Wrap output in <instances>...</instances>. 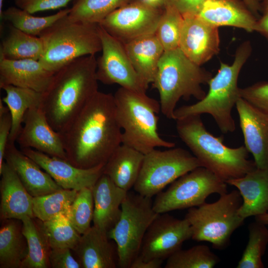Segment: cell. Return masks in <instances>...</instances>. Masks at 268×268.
<instances>
[{"instance_id": "1", "label": "cell", "mask_w": 268, "mask_h": 268, "mask_svg": "<svg viewBox=\"0 0 268 268\" xmlns=\"http://www.w3.org/2000/svg\"><path fill=\"white\" fill-rule=\"evenodd\" d=\"M60 134L68 161L83 168L105 164L122 144L114 95L97 91Z\"/></svg>"}, {"instance_id": "2", "label": "cell", "mask_w": 268, "mask_h": 268, "mask_svg": "<svg viewBox=\"0 0 268 268\" xmlns=\"http://www.w3.org/2000/svg\"><path fill=\"white\" fill-rule=\"evenodd\" d=\"M95 55L77 58L54 74L41 107L52 128L63 132L98 91Z\"/></svg>"}, {"instance_id": "3", "label": "cell", "mask_w": 268, "mask_h": 268, "mask_svg": "<svg viewBox=\"0 0 268 268\" xmlns=\"http://www.w3.org/2000/svg\"><path fill=\"white\" fill-rule=\"evenodd\" d=\"M180 139L198 159L202 167L211 171L222 181L242 177L257 168L248 159L244 145L231 148L223 143V137H216L207 131L200 115L176 120Z\"/></svg>"}, {"instance_id": "4", "label": "cell", "mask_w": 268, "mask_h": 268, "mask_svg": "<svg viewBox=\"0 0 268 268\" xmlns=\"http://www.w3.org/2000/svg\"><path fill=\"white\" fill-rule=\"evenodd\" d=\"M251 51L250 42L242 43L236 51L231 65L220 63L217 73L208 83L209 89L205 97L193 104L176 108L174 120L190 115L208 114L213 118L222 133L234 132L236 125L231 111L241 98L238 86V76Z\"/></svg>"}, {"instance_id": "5", "label": "cell", "mask_w": 268, "mask_h": 268, "mask_svg": "<svg viewBox=\"0 0 268 268\" xmlns=\"http://www.w3.org/2000/svg\"><path fill=\"white\" fill-rule=\"evenodd\" d=\"M117 119L122 130V143L145 154L156 147H174L158 132L160 103L146 93L118 88L113 95Z\"/></svg>"}, {"instance_id": "6", "label": "cell", "mask_w": 268, "mask_h": 268, "mask_svg": "<svg viewBox=\"0 0 268 268\" xmlns=\"http://www.w3.org/2000/svg\"><path fill=\"white\" fill-rule=\"evenodd\" d=\"M212 73L191 61L178 48L165 51L152 83L159 92L160 111L174 120V112L181 98L202 99L206 94L202 84H208Z\"/></svg>"}, {"instance_id": "7", "label": "cell", "mask_w": 268, "mask_h": 268, "mask_svg": "<svg viewBox=\"0 0 268 268\" xmlns=\"http://www.w3.org/2000/svg\"><path fill=\"white\" fill-rule=\"evenodd\" d=\"M39 37L44 52L39 61L54 72L77 58L95 55L102 50L99 25L73 21L68 15L57 20Z\"/></svg>"}, {"instance_id": "8", "label": "cell", "mask_w": 268, "mask_h": 268, "mask_svg": "<svg viewBox=\"0 0 268 268\" xmlns=\"http://www.w3.org/2000/svg\"><path fill=\"white\" fill-rule=\"evenodd\" d=\"M242 203L238 190H233L214 202L189 208L185 218L191 226L192 239L208 242L217 250L225 249L233 233L244 223L238 214Z\"/></svg>"}, {"instance_id": "9", "label": "cell", "mask_w": 268, "mask_h": 268, "mask_svg": "<svg viewBox=\"0 0 268 268\" xmlns=\"http://www.w3.org/2000/svg\"><path fill=\"white\" fill-rule=\"evenodd\" d=\"M121 209L119 220L108 236L117 246L118 267L130 268L139 254L147 229L159 214L153 209L151 198L137 193H128Z\"/></svg>"}, {"instance_id": "10", "label": "cell", "mask_w": 268, "mask_h": 268, "mask_svg": "<svg viewBox=\"0 0 268 268\" xmlns=\"http://www.w3.org/2000/svg\"><path fill=\"white\" fill-rule=\"evenodd\" d=\"M201 166L198 159L184 148L154 149L144 154L134 190L152 198L181 176Z\"/></svg>"}, {"instance_id": "11", "label": "cell", "mask_w": 268, "mask_h": 268, "mask_svg": "<svg viewBox=\"0 0 268 268\" xmlns=\"http://www.w3.org/2000/svg\"><path fill=\"white\" fill-rule=\"evenodd\" d=\"M227 183L208 169L201 166L172 182L156 195L153 208L158 213L199 206L212 194L227 193Z\"/></svg>"}, {"instance_id": "12", "label": "cell", "mask_w": 268, "mask_h": 268, "mask_svg": "<svg viewBox=\"0 0 268 268\" xmlns=\"http://www.w3.org/2000/svg\"><path fill=\"white\" fill-rule=\"evenodd\" d=\"M99 31L102 54L97 59L96 75L98 81L105 84H117L132 91L146 93L148 85L135 70L124 43L99 25Z\"/></svg>"}, {"instance_id": "13", "label": "cell", "mask_w": 268, "mask_h": 268, "mask_svg": "<svg viewBox=\"0 0 268 268\" xmlns=\"http://www.w3.org/2000/svg\"><path fill=\"white\" fill-rule=\"evenodd\" d=\"M163 9L153 7L140 0H131L109 14L99 25L125 44L155 33Z\"/></svg>"}, {"instance_id": "14", "label": "cell", "mask_w": 268, "mask_h": 268, "mask_svg": "<svg viewBox=\"0 0 268 268\" xmlns=\"http://www.w3.org/2000/svg\"><path fill=\"white\" fill-rule=\"evenodd\" d=\"M192 231L188 220L167 213L159 214L147 229L138 256L143 260H165L181 249L191 238Z\"/></svg>"}, {"instance_id": "15", "label": "cell", "mask_w": 268, "mask_h": 268, "mask_svg": "<svg viewBox=\"0 0 268 268\" xmlns=\"http://www.w3.org/2000/svg\"><path fill=\"white\" fill-rule=\"evenodd\" d=\"M21 150L48 173L64 189L79 191L92 188L103 174L105 164L83 168L77 167L67 160L52 156L32 148Z\"/></svg>"}, {"instance_id": "16", "label": "cell", "mask_w": 268, "mask_h": 268, "mask_svg": "<svg viewBox=\"0 0 268 268\" xmlns=\"http://www.w3.org/2000/svg\"><path fill=\"white\" fill-rule=\"evenodd\" d=\"M179 48L191 61L201 66L219 51L218 27L198 15H183Z\"/></svg>"}, {"instance_id": "17", "label": "cell", "mask_w": 268, "mask_h": 268, "mask_svg": "<svg viewBox=\"0 0 268 268\" xmlns=\"http://www.w3.org/2000/svg\"><path fill=\"white\" fill-rule=\"evenodd\" d=\"M16 141L22 148H32L67 160L61 134L49 123L41 106L29 109Z\"/></svg>"}, {"instance_id": "18", "label": "cell", "mask_w": 268, "mask_h": 268, "mask_svg": "<svg viewBox=\"0 0 268 268\" xmlns=\"http://www.w3.org/2000/svg\"><path fill=\"white\" fill-rule=\"evenodd\" d=\"M245 146L257 168L268 170V112L240 98L236 104Z\"/></svg>"}, {"instance_id": "19", "label": "cell", "mask_w": 268, "mask_h": 268, "mask_svg": "<svg viewBox=\"0 0 268 268\" xmlns=\"http://www.w3.org/2000/svg\"><path fill=\"white\" fill-rule=\"evenodd\" d=\"M93 226L108 233L119 220L128 192L117 186L104 173L92 188Z\"/></svg>"}, {"instance_id": "20", "label": "cell", "mask_w": 268, "mask_h": 268, "mask_svg": "<svg viewBox=\"0 0 268 268\" xmlns=\"http://www.w3.org/2000/svg\"><path fill=\"white\" fill-rule=\"evenodd\" d=\"M4 159L33 197L46 195L63 189L48 173L42 171L34 160L18 150L15 143L8 142Z\"/></svg>"}, {"instance_id": "21", "label": "cell", "mask_w": 268, "mask_h": 268, "mask_svg": "<svg viewBox=\"0 0 268 268\" xmlns=\"http://www.w3.org/2000/svg\"><path fill=\"white\" fill-rule=\"evenodd\" d=\"M1 180L0 218L21 220L29 216L34 217L33 199L22 183L15 171L6 162L0 169Z\"/></svg>"}, {"instance_id": "22", "label": "cell", "mask_w": 268, "mask_h": 268, "mask_svg": "<svg viewBox=\"0 0 268 268\" xmlns=\"http://www.w3.org/2000/svg\"><path fill=\"white\" fill-rule=\"evenodd\" d=\"M55 72L46 69L38 60L0 59V86L12 85L44 93Z\"/></svg>"}, {"instance_id": "23", "label": "cell", "mask_w": 268, "mask_h": 268, "mask_svg": "<svg viewBox=\"0 0 268 268\" xmlns=\"http://www.w3.org/2000/svg\"><path fill=\"white\" fill-rule=\"evenodd\" d=\"M73 251L82 268L118 267L117 246L110 242L108 233L93 225L81 235Z\"/></svg>"}, {"instance_id": "24", "label": "cell", "mask_w": 268, "mask_h": 268, "mask_svg": "<svg viewBox=\"0 0 268 268\" xmlns=\"http://www.w3.org/2000/svg\"><path fill=\"white\" fill-rule=\"evenodd\" d=\"M197 15L217 27L228 26L256 31L257 17L240 0H206Z\"/></svg>"}, {"instance_id": "25", "label": "cell", "mask_w": 268, "mask_h": 268, "mask_svg": "<svg viewBox=\"0 0 268 268\" xmlns=\"http://www.w3.org/2000/svg\"><path fill=\"white\" fill-rule=\"evenodd\" d=\"M237 188L242 198L238 214L245 219L268 212V170L256 168L226 182Z\"/></svg>"}, {"instance_id": "26", "label": "cell", "mask_w": 268, "mask_h": 268, "mask_svg": "<svg viewBox=\"0 0 268 268\" xmlns=\"http://www.w3.org/2000/svg\"><path fill=\"white\" fill-rule=\"evenodd\" d=\"M124 44L139 76L148 85L152 84L165 51L155 33L137 38Z\"/></svg>"}, {"instance_id": "27", "label": "cell", "mask_w": 268, "mask_h": 268, "mask_svg": "<svg viewBox=\"0 0 268 268\" xmlns=\"http://www.w3.org/2000/svg\"><path fill=\"white\" fill-rule=\"evenodd\" d=\"M144 156L141 152L122 143L106 161L103 173L117 186L128 192L137 180Z\"/></svg>"}, {"instance_id": "28", "label": "cell", "mask_w": 268, "mask_h": 268, "mask_svg": "<svg viewBox=\"0 0 268 268\" xmlns=\"http://www.w3.org/2000/svg\"><path fill=\"white\" fill-rule=\"evenodd\" d=\"M17 219L3 220L0 229V268H21L28 253L22 222Z\"/></svg>"}, {"instance_id": "29", "label": "cell", "mask_w": 268, "mask_h": 268, "mask_svg": "<svg viewBox=\"0 0 268 268\" xmlns=\"http://www.w3.org/2000/svg\"><path fill=\"white\" fill-rule=\"evenodd\" d=\"M0 87L5 92L2 100L7 106L12 119L8 142L15 143L22 129L25 113L32 107L41 106L42 93L12 85H3Z\"/></svg>"}, {"instance_id": "30", "label": "cell", "mask_w": 268, "mask_h": 268, "mask_svg": "<svg viewBox=\"0 0 268 268\" xmlns=\"http://www.w3.org/2000/svg\"><path fill=\"white\" fill-rule=\"evenodd\" d=\"M43 52V43L40 37L27 34L10 24L0 44V59L39 61Z\"/></svg>"}, {"instance_id": "31", "label": "cell", "mask_w": 268, "mask_h": 268, "mask_svg": "<svg viewBox=\"0 0 268 268\" xmlns=\"http://www.w3.org/2000/svg\"><path fill=\"white\" fill-rule=\"evenodd\" d=\"M26 216L21 220L22 232L28 247V253L21 268H47L50 266L51 248L44 231L42 221Z\"/></svg>"}, {"instance_id": "32", "label": "cell", "mask_w": 268, "mask_h": 268, "mask_svg": "<svg viewBox=\"0 0 268 268\" xmlns=\"http://www.w3.org/2000/svg\"><path fill=\"white\" fill-rule=\"evenodd\" d=\"M70 8L59 10L46 16H35L17 6H10L2 10L1 18L15 28L32 35L40 36L57 20L68 14Z\"/></svg>"}, {"instance_id": "33", "label": "cell", "mask_w": 268, "mask_h": 268, "mask_svg": "<svg viewBox=\"0 0 268 268\" xmlns=\"http://www.w3.org/2000/svg\"><path fill=\"white\" fill-rule=\"evenodd\" d=\"M132 0H76L68 17L73 21L99 24L111 12Z\"/></svg>"}, {"instance_id": "34", "label": "cell", "mask_w": 268, "mask_h": 268, "mask_svg": "<svg viewBox=\"0 0 268 268\" xmlns=\"http://www.w3.org/2000/svg\"><path fill=\"white\" fill-rule=\"evenodd\" d=\"M77 191L64 189L46 195L33 197L34 217L42 221L64 214L74 201Z\"/></svg>"}, {"instance_id": "35", "label": "cell", "mask_w": 268, "mask_h": 268, "mask_svg": "<svg viewBox=\"0 0 268 268\" xmlns=\"http://www.w3.org/2000/svg\"><path fill=\"white\" fill-rule=\"evenodd\" d=\"M266 225L255 222L248 226L249 240L237 268H263L262 257L268 244V228Z\"/></svg>"}, {"instance_id": "36", "label": "cell", "mask_w": 268, "mask_h": 268, "mask_svg": "<svg viewBox=\"0 0 268 268\" xmlns=\"http://www.w3.org/2000/svg\"><path fill=\"white\" fill-rule=\"evenodd\" d=\"M42 224L51 249L68 248L73 250L80 239L81 235L64 214L42 221Z\"/></svg>"}, {"instance_id": "37", "label": "cell", "mask_w": 268, "mask_h": 268, "mask_svg": "<svg viewBox=\"0 0 268 268\" xmlns=\"http://www.w3.org/2000/svg\"><path fill=\"white\" fill-rule=\"evenodd\" d=\"M219 262L217 256L205 245L182 249L167 259L165 268H212Z\"/></svg>"}, {"instance_id": "38", "label": "cell", "mask_w": 268, "mask_h": 268, "mask_svg": "<svg viewBox=\"0 0 268 268\" xmlns=\"http://www.w3.org/2000/svg\"><path fill=\"white\" fill-rule=\"evenodd\" d=\"M183 21L182 14L167 0L155 32L165 51L179 48Z\"/></svg>"}, {"instance_id": "39", "label": "cell", "mask_w": 268, "mask_h": 268, "mask_svg": "<svg viewBox=\"0 0 268 268\" xmlns=\"http://www.w3.org/2000/svg\"><path fill=\"white\" fill-rule=\"evenodd\" d=\"M94 212L92 188L78 191L76 196L65 213L74 228L81 235L91 226Z\"/></svg>"}, {"instance_id": "40", "label": "cell", "mask_w": 268, "mask_h": 268, "mask_svg": "<svg viewBox=\"0 0 268 268\" xmlns=\"http://www.w3.org/2000/svg\"><path fill=\"white\" fill-rule=\"evenodd\" d=\"M241 98L255 107L268 112V82H257L239 89Z\"/></svg>"}, {"instance_id": "41", "label": "cell", "mask_w": 268, "mask_h": 268, "mask_svg": "<svg viewBox=\"0 0 268 268\" xmlns=\"http://www.w3.org/2000/svg\"><path fill=\"white\" fill-rule=\"evenodd\" d=\"M72 0H15V4L19 8L31 14L59 9L66 6Z\"/></svg>"}, {"instance_id": "42", "label": "cell", "mask_w": 268, "mask_h": 268, "mask_svg": "<svg viewBox=\"0 0 268 268\" xmlns=\"http://www.w3.org/2000/svg\"><path fill=\"white\" fill-rule=\"evenodd\" d=\"M68 248L51 249L49 255L50 266L53 268H80L79 262L72 255Z\"/></svg>"}, {"instance_id": "43", "label": "cell", "mask_w": 268, "mask_h": 268, "mask_svg": "<svg viewBox=\"0 0 268 268\" xmlns=\"http://www.w3.org/2000/svg\"><path fill=\"white\" fill-rule=\"evenodd\" d=\"M11 126L12 119L9 110L0 113V169L4 162Z\"/></svg>"}, {"instance_id": "44", "label": "cell", "mask_w": 268, "mask_h": 268, "mask_svg": "<svg viewBox=\"0 0 268 268\" xmlns=\"http://www.w3.org/2000/svg\"><path fill=\"white\" fill-rule=\"evenodd\" d=\"M182 15H197L206 0H167Z\"/></svg>"}, {"instance_id": "45", "label": "cell", "mask_w": 268, "mask_h": 268, "mask_svg": "<svg viewBox=\"0 0 268 268\" xmlns=\"http://www.w3.org/2000/svg\"><path fill=\"white\" fill-rule=\"evenodd\" d=\"M163 261L160 259L143 260L137 257L131 264L130 268H160Z\"/></svg>"}, {"instance_id": "46", "label": "cell", "mask_w": 268, "mask_h": 268, "mask_svg": "<svg viewBox=\"0 0 268 268\" xmlns=\"http://www.w3.org/2000/svg\"><path fill=\"white\" fill-rule=\"evenodd\" d=\"M268 40V11L264 13L263 16L257 20L256 31Z\"/></svg>"}, {"instance_id": "47", "label": "cell", "mask_w": 268, "mask_h": 268, "mask_svg": "<svg viewBox=\"0 0 268 268\" xmlns=\"http://www.w3.org/2000/svg\"><path fill=\"white\" fill-rule=\"evenodd\" d=\"M248 8L255 15L258 16V11L261 10V4L258 0H243Z\"/></svg>"}, {"instance_id": "48", "label": "cell", "mask_w": 268, "mask_h": 268, "mask_svg": "<svg viewBox=\"0 0 268 268\" xmlns=\"http://www.w3.org/2000/svg\"><path fill=\"white\" fill-rule=\"evenodd\" d=\"M146 4L154 8L162 9L167 0H140Z\"/></svg>"}, {"instance_id": "49", "label": "cell", "mask_w": 268, "mask_h": 268, "mask_svg": "<svg viewBox=\"0 0 268 268\" xmlns=\"http://www.w3.org/2000/svg\"><path fill=\"white\" fill-rule=\"evenodd\" d=\"M255 217L256 221L265 225H268V212L258 215Z\"/></svg>"}, {"instance_id": "50", "label": "cell", "mask_w": 268, "mask_h": 268, "mask_svg": "<svg viewBox=\"0 0 268 268\" xmlns=\"http://www.w3.org/2000/svg\"><path fill=\"white\" fill-rule=\"evenodd\" d=\"M261 4V10L264 13L268 11V0H264Z\"/></svg>"}, {"instance_id": "51", "label": "cell", "mask_w": 268, "mask_h": 268, "mask_svg": "<svg viewBox=\"0 0 268 268\" xmlns=\"http://www.w3.org/2000/svg\"><path fill=\"white\" fill-rule=\"evenodd\" d=\"M3 0H0V3L1 4L3 3Z\"/></svg>"}]
</instances>
